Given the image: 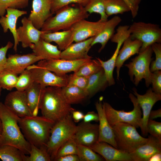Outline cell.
I'll return each mask as SVG.
<instances>
[{
    "label": "cell",
    "instance_id": "1",
    "mask_svg": "<svg viewBox=\"0 0 161 161\" xmlns=\"http://www.w3.org/2000/svg\"><path fill=\"white\" fill-rule=\"evenodd\" d=\"M18 117L0 102V117L2 131L0 136V146L9 145L19 149L25 154L29 155L30 144L25 139L18 124Z\"/></svg>",
    "mask_w": 161,
    "mask_h": 161
},
{
    "label": "cell",
    "instance_id": "23",
    "mask_svg": "<svg viewBox=\"0 0 161 161\" xmlns=\"http://www.w3.org/2000/svg\"><path fill=\"white\" fill-rule=\"evenodd\" d=\"M6 11L7 14L5 16H1L0 24L4 33L7 32L8 30H9L12 33L14 41L13 49L15 51H16L19 43L16 28L17 21L18 18L27 14V12L25 11L11 8H7Z\"/></svg>",
    "mask_w": 161,
    "mask_h": 161
},
{
    "label": "cell",
    "instance_id": "18",
    "mask_svg": "<svg viewBox=\"0 0 161 161\" xmlns=\"http://www.w3.org/2000/svg\"><path fill=\"white\" fill-rule=\"evenodd\" d=\"M22 26L17 29L18 40L21 43L22 47L26 48L30 44H35L41 38V35L46 32L38 29L32 22L26 17L21 20Z\"/></svg>",
    "mask_w": 161,
    "mask_h": 161
},
{
    "label": "cell",
    "instance_id": "17",
    "mask_svg": "<svg viewBox=\"0 0 161 161\" xmlns=\"http://www.w3.org/2000/svg\"><path fill=\"white\" fill-rule=\"evenodd\" d=\"M52 0H33L32 10L28 19L37 29H41L45 21L52 16L51 12Z\"/></svg>",
    "mask_w": 161,
    "mask_h": 161
},
{
    "label": "cell",
    "instance_id": "53",
    "mask_svg": "<svg viewBox=\"0 0 161 161\" xmlns=\"http://www.w3.org/2000/svg\"><path fill=\"white\" fill-rule=\"evenodd\" d=\"M2 131V125L1 120L0 117V136L1 135Z\"/></svg>",
    "mask_w": 161,
    "mask_h": 161
},
{
    "label": "cell",
    "instance_id": "11",
    "mask_svg": "<svg viewBox=\"0 0 161 161\" xmlns=\"http://www.w3.org/2000/svg\"><path fill=\"white\" fill-rule=\"evenodd\" d=\"M91 59L69 60L61 58L43 60L37 64L59 76H63L68 73L76 71L82 65Z\"/></svg>",
    "mask_w": 161,
    "mask_h": 161
},
{
    "label": "cell",
    "instance_id": "21",
    "mask_svg": "<svg viewBox=\"0 0 161 161\" xmlns=\"http://www.w3.org/2000/svg\"><path fill=\"white\" fill-rule=\"evenodd\" d=\"M90 148L106 161H132L130 154L105 142L97 141Z\"/></svg>",
    "mask_w": 161,
    "mask_h": 161
},
{
    "label": "cell",
    "instance_id": "51",
    "mask_svg": "<svg viewBox=\"0 0 161 161\" xmlns=\"http://www.w3.org/2000/svg\"><path fill=\"white\" fill-rule=\"evenodd\" d=\"M161 117V109L160 108L155 110L151 111L149 115V119L153 120Z\"/></svg>",
    "mask_w": 161,
    "mask_h": 161
},
{
    "label": "cell",
    "instance_id": "12",
    "mask_svg": "<svg viewBox=\"0 0 161 161\" xmlns=\"http://www.w3.org/2000/svg\"><path fill=\"white\" fill-rule=\"evenodd\" d=\"M106 21L99 20L92 22L83 19L76 22L70 29L73 33L74 42L81 41L96 36L101 31Z\"/></svg>",
    "mask_w": 161,
    "mask_h": 161
},
{
    "label": "cell",
    "instance_id": "50",
    "mask_svg": "<svg viewBox=\"0 0 161 161\" xmlns=\"http://www.w3.org/2000/svg\"><path fill=\"white\" fill-rule=\"evenodd\" d=\"M71 114L72 120L75 123H78L83 119L84 115L81 112L75 110L72 112Z\"/></svg>",
    "mask_w": 161,
    "mask_h": 161
},
{
    "label": "cell",
    "instance_id": "10",
    "mask_svg": "<svg viewBox=\"0 0 161 161\" xmlns=\"http://www.w3.org/2000/svg\"><path fill=\"white\" fill-rule=\"evenodd\" d=\"M30 72L34 82L41 86L58 87L67 86L68 75L59 76L38 64H33L27 68Z\"/></svg>",
    "mask_w": 161,
    "mask_h": 161
},
{
    "label": "cell",
    "instance_id": "35",
    "mask_svg": "<svg viewBox=\"0 0 161 161\" xmlns=\"http://www.w3.org/2000/svg\"><path fill=\"white\" fill-rule=\"evenodd\" d=\"M105 0H89L84 7L88 13L99 14L100 16V20L106 21L108 17L105 12Z\"/></svg>",
    "mask_w": 161,
    "mask_h": 161
},
{
    "label": "cell",
    "instance_id": "5",
    "mask_svg": "<svg viewBox=\"0 0 161 161\" xmlns=\"http://www.w3.org/2000/svg\"><path fill=\"white\" fill-rule=\"evenodd\" d=\"M77 127L72 120L71 114L55 123L46 145L52 160L54 159L60 147L73 137Z\"/></svg>",
    "mask_w": 161,
    "mask_h": 161
},
{
    "label": "cell",
    "instance_id": "20",
    "mask_svg": "<svg viewBox=\"0 0 161 161\" xmlns=\"http://www.w3.org/2000/svg\"><path fill=\"white\" fill-rule=\"evenodd\" d=\"M161 153V140L150 135L147 141L130 154L132 161H149L154 154Z\"/></svg>",
    "mask_w": 161,
    "mask_h": 161
},
{
    "label": "cell",
    "instance_id": "9",
    "mask_svg": "<svg viewBox=\"0 0 161 161\" xmlns=\"http://www.w3.org/2000/svg\"><path fill=\"white\" fill-rule=\"evenodd\" d=\"M129 29L131 38L139 40L142 43L140 51L154 43L161 42V29L157 24L135 22L129 26Z\"/></svg>",
    "mask_w": 161,
    "mask_h": 161
},
{
    "label": "cell",
    "instance_id": "52",
    "mask_svg": "<svg viewBox=\"0 0 161 161\" xmlns=\"http://www.w3.org/2000/svg\"><path fill=\"white\" fill-rule=\"evenodd\" d=\"M161 160V153H157L152 156L149 159V161Z\"/></svg>",
    "mask_w": 161,
    "mask_h": 161
},
{
    "label": "cell",
    "instance_id": "25",
    "mask_svg": "<svg viewBox=\"0 0 161 161\" xmlns=\"http://www.w3.org/2000/svg\"><path fill=\"white\" fill-rule=\"evenodd\" d=\"M122 21L121 18L115 16L106 21L105 24L100 32L94 37L91 46L97 43L101 44V47L98 52H100L105 48L109 40L114 34L115 29Z\"/></svg>",
    "mask_w": 161,
    "mask_h": 161
},
{
    "label": "cell",
    "instance_id": "33",
    "mask_svg": "<svg viewBox=\"0 0 161 161\" xmlns=\"http://www.w3.org/2000/svg\"><path fill=\"white\" fill-rule=\"evenodd\" d=\"M105 10L108 17L130 11L129 7L123 0H105Z\"/></svg>",
    "mask_w": 161,
    "mask_h": 161
},
{
    "label": "cell",
    "instance_id": "30",
    "mask_svg": "<svg viewBox=\"0 0 161 161\" xmlns=\"http://www.w3.org/2000/svg\"><path fill=\"white\" fill-rule=\"evenodd\" d=\"M61 90L65 99L70 105L80 103L88 97L84 89L76 86H67Z\"/></svg>",
    "mask_w": 161,
    "mask_h": 161
},
{
    "label": "cell",
    "instance_id": "3",
    "mask_svg": "<svg viewBox=\"0 0 161 161\" xmlns=\"http://www.w3.org/2000/svg\"><path fill=\"white\" fill-rule=\"evenodd\" d=\"M55 123L42 116L19 117L18 124L25 139L38 148L46 145Z\"/></svg>",
    "mask_w": 161,
    "mask_h": 161
},
{
    "label": "cell",
    "instance_id": "31",
    "mask_svg": "<svg viewBox=\"0 0 161 161\" xmlns=\"http://www.w3.org/2000/svg\"><path fill=\"white\" fill-rule=\"evenodd\" d=\"M23 155V161H50L51 156L48 153L46 145L38 148L30 144V156Z\"/></svg>",
    "mask_w": 161,
    "mask_h": 161
},
{
    "label": "cell",
    "instance_id": "32",
    "mask_svg": "<svg viewBox=\"0 0 161 161\" xmlns=\"http://www.w3.org/2000/svg\"><path fill=\"white\" fill-rule=\"evenodd\" d=\"M24 154L14 146L9 145L0 146V159L3 161H23Z\"/></svg>",
    "mask_w": 161,
    "mask_h": 161
},
{
    "label": "cell",
    "instance_id": "26",
    "mask_svg": "<svg viewBox=\"0 0 161 161\" xmlns=\"http://www.w3.org/2000/svg\"><path fill=\"white\" fill-rule=\"evenodd\" d=\"M30 47L33 52L43 60L60 58L61 51L57 46L47 42L41 38L35 44L30 45Z\"/></svg>",
    "mask_w": 161,
    "mask_h": 161
},
{
    "label": "cell",
    "instance_id": "2",
    "mask_svg": "<svg viewBox=\"0 0 161 161\" xmlns=\"http://www.w3.org/2000/svg\"><path fill=\"white\" fill-rule=\"evenodd\" d=\"M61 87L48 86L43 90L40 106L42 116L55 123L75 110L62 94Z\"/></svg>",
    "mask_w": 161,
    "mask_h": 161
},
{
    "label": "cell",
    "instance_id": "49",
    "mask_svg": "<svg viewBox=\"0 0 161 161\" xmlns=\"http://www.w3.org/2000/svg\"><path fill=\"white\" fill-rule=\"evenodd\" d=\"M56 161H80L77 154H72L60 157L54 160Z\"/></svg>",
    "mask_w": 161,
    "mask_h": 161
},
{
    "label": "cell",
    "instance_id": "42",
    "mask_svg": "<svg viewBox=\"0 0 161 161\" xmlns=\"http://www.w3.org/2000/svg\"><path fill=\"white\" fill-rule=\"evenodd\" d=\"M151 48L155 56V59L151 61L150 65L151 72L161 69V43H155L151 46Z\"/></svg>",
    "mask_w": 161,
    "mask_h": 161
},
{
    "label": "cell",
    "instance_id": "45",
    "mask_svg": "<svg viewBox=\"0 0 161 161\" xmlns=\"http://www.w3.org/2000/svg\"><path fill=\"white\" fill-rule=\"evenodd\" d=\"M151 81L153 91L156 93L161 94V70L152 72Z\"/></svg>",
    "mask_w": 161,
    "mask_h": 161
},
{
    "label": "cell",
    "instance_id": "16",
    "mask_svg": "<svg viewBox=\"0 0 161 161\" xmlns=\"http://www.w3.org/2000/svg\"><path fill=\"white\" fill-rule=\"evenodd\" d=\"M98 124L83 122L77 126L73 138L78 144L90 147L98 141Z\"/></svg>",
    "mask_w": 161,
    "mask_h": 161
},
{
    "label": "cell",
    "instance_id": "27",
    "mask_svg": "<svg viewBox=\"0 0 161 161\" xmlns=\"http://www.w3.org/2000/svg\"><path fill=\"white\" fill-rule=\"evenodd\" d=\"M41 38L47 42H55L61 51L65 49L74 42L73 33L70 29L61 32H45L41 35Z\"/></svg>",
    "mask_w": 161,
    "mask_h": 161
},
{
    "label": "cell",
    "instance_id": "48",
    "mask_svg": "<svg viewBox=\"0 0 161 161\" xmlns=\"http://www.w3.org/2000/svg\"><path fill=\"white\" fill-rule=\"evenodd\" d=\"M83 122L85 123L90 122L92 121L99 122V116L97 113L94 111L88 112L84 115Z\"/></svg>",
    "mask_w": 161,
    "mask_h": 161
},
{
    "label": "cell",
    "instance_id": "29",
    "mask_svg": "<svg viewBox=\"0 0 161 161\" xmlns=\"http://www.w3.org/2000/svg\"><path fill=\"white\" fill-rule=\"evenodd\" d=\"M108 86V83L102 69L88 78L87 84L84 90L88 97L90 98L97 92L104 90Z\"/></svg>",
    "mask_w": 161,
    "mask_h": 161
},
{
    "label": "cell",
    "instance_id": "14",
    "mask_svg": "<svg viewBox=\"0 0 161 161\" xmlns=\"http://www.w3.org/2000/svg\"><path fill=\"white\" fill-rule=\"evenodd\" d=\"M4 104L20 117L32 116L27 106L25 91L16 90L10 92L5 97Z\"/></svg>",
    "mask_w": 161,
    "mask_h": 161
},
{
    "label": "cell",
    "instance_id": "41",
    "mask_svg": "<svg viewBox=\"0 0 161 161\" xmlns=\"http://www.w3.org/2000/svg\"><path fill=\"white\" fill-rule=\"evenodd\" d=\"M89 0H52L51 12L52 14L60 9L72 4L84 7Z\"/></svg>",
    "mask_w": 161,
    "mask_h": 161
},
{
    "label": "cell",
    "instance_id": "7",
    "mask_svg": "<svg viewBox=\"0 0 161 161\" xmlns=\"http://www.w3.org/2000/svg\"><path fill=\"white\" fill-rule=\"evenodd\" d=\"M153 52L151 46H148L140 51L138 55L132 59L130 62L125 65L129 69L131 80L135 86H137L143 79H144L147 87L151 84L152 72L150 67Z\"/></svg>",
    "mask_w": 161,
    "mask_h": 161
},
{
    "label": "cell",
    "instance_id": "34",
    "mask_svg": "<svg viewBox=\"0 0 161 161\" xmlns=\"http://www.w3.org/2000/svg\"><path fill=\"white\" fill-rule=\"evenodd\" d=\"M102 69L100 63L97 59H91L82 65L74 73L77 75L89 78Z\"/></svg>",
    "mask_w": 161,
    "mask_h": 161
},
{
    "label": "cell",
    "instance_id": "15",
    "mask_svg": "<svg viewBox=\"0 0 161 161\" xmlns=\"http://www.w3.org/2000/svg\"><path fill=\"white\" fill-rule=\"evenodd\" d=\"M43 60L32 52L24 55H9L7 58L4 70L18 75L20 74L29 66Z\"/></svg>",
    "mask_w": 161,
    "mask_h": 161
},
{
    "label": "cell",
    "instance_id": "43",
    "mask_svg": "<svg viewBox=\"0 0 161 161\" xmlns=\"http://www.w3.org/2000/svg\"><path fill=\"white\" fill-rule=\"evenodd\" d=\"M88 78L74 73L70 74L68 75L67 86H75L84 90L87 86Z\"/></svg>",
    "mask_w": 161,
    "mask_h": 161
},
{
    "label": "cell",
    "instance_id": "39",
    "mask_svg": "<svg viewBox=\"0 0 161 161\" xmlns=\"http://www.w3.org/2000/svg\"><path fill=\"white\" fill-rule=\"evenodd\" d=\"M30 0H0V16H4L8 8L22 9L28 6Z\"/></svg>",
    "mask_w": 161,
    "mask_h": 161
},
{
    "label": "cell",
    "instance_id": "44",
    "mask_svg": "<svg viewBox=\"0 0 161 161\" xmlns=\"http://www.w3.org/2000/svg\"><path fill=\"white\" fill-rule=\"evenodd\" d=\"M148 133L161 140V123L149 119L147 125Z\"/></svg>",
    "mask_w": 161,
    "mask_h": 161
},
{
    "label": "cell",
    "instance_id": "36",
    "mask_svg": "<svg viewBox=\"0 0 161 161\" xmlns=\"http://www.w3.org/2000/svg\"><path fill=\"white\" fill-rule=\"evenodd\" d=\"M80 161H103L104 159L91 148L78 144V154Z\"/></svg>",
    "mask_w": 161,
    "mask_h": 161
},
{
    "label": "cell",
    "instance_id": "40",
    "mask_svg": "<svg viewBox=\"0 0 161 161\" xmlns=\"http://www.w3.org/2000/svg\"><path fill=\"white\" fill-rule=\"evenodd\" d=\"M34 82L30 72L27 69L18 76L15 88L17 90L24 91L29 87Z\"/></svg>",
    "mask_w": 161,
    "mask_h": 161
},
{
    "label": "cell",
    "instance_id": "46",
    "mask_svg": "<svg viewBox=\"0 0 161 161\" xmlns=\"http://www.w3.org/2000/svg\"><path fill=\"white\" fill-rule=\"evenodd\" d=\"M13 46V43L9 41L5 46L0 48V73L4 69L7 59L6 57L7 52Z\"/></svg>",
    "mask_w": 161,
    "mask_h": 161
},
{
    "label": "cell",
    "instance_id": "13",
    "mask_svg": "<svg viewBox=\"0 0 161 161\" xmlns=\"http://www.w3.org/2000/svg\"><path fill=\"white\" fill-rule=\"evenodd\" d=\"M133 91L134 94L136 97L137 102L143 111V116L140 128L142 134L146 136L148 134L147 125L150 113L154 105L157 102L161 100V94L154 92L151 88L148 89L145 93L143 95L138 94L135 88H133Z\"/></svg>",
    "mask_w": 161,
    "mask_h": 161
},
{
    "label": "cell",
    "instance_id": "19",
    "mask_svg": "<svg viewBox=\"0 0 161 161\" xmlns=\"http://www.w3.org/2000/svg\"><path fill=\"white\" fill-rule=\"evenodd\" d=\"M94 37L80 42L72 43L61 51L60 58L69 60L91 59L88 53Z\"/></svg>",
    "mask_w": 161,
    "mask_h": 161
},
{
    "label": "cell",
    "instance_id": "8",
    "mask_svg": "<svg viewBox=\"0 0 161 161\" xmlns=\"http://www.w3.org/2000/svg\"><path fill=\"white\" fill-rule=\"evenodd\" d=\"M129 97L133 104L134 108L132 110L128 112L124 110H116L108 103L103 102V106L106 117L112 127L117 123L123 122L130 124L136 128L141 127L142 119L141 108L134 95L130 93Z\"/></svg>",
    "mask_w": 161,
    "mask_h": 161
},
{
    "label": "cell",
    "instance_id": "22",
    "mask_svg": "<svg viewBox=\"0 0 161 161\" xmlns=\"http://www.w3.org/2000/svg\"><path fill=\"white\" fill-rule=\"evenodd\" d=\"M95 106L99 122L98 141L106 142L117 148L114 139L113 130L106 118L103 103L100 100L97 101L95 103Z\"/></svg>",
    "mask_w": 161,
    "mask_h": 161
},
{
    "label": "cell",
    "instance_id": "38",
    "mask_svg": "<svg viewBox=\"0 0 161 161\" xmlns=\"http://www.w3.org/2000/svg\"><path fill=\"white\" fill-rule=\"evenodd\" d=\"M72 154H78V144L73 137L60 147L53 160L55 159L60 157Z\"/></svg>",
    "mask_w": 161,
    "mask_h": 161
},
{
    "label": "cell",
    "instance_id": "28",
    "mask_svg": "<svg viewBox=\"0 0 161 161\" xmlns=\"http://www.w3.org/2000/svg\"><path fill=\"white\" fill-rule=\"evenodd\" d=\"M38 83L34 82L25 90L26 100L29 110L33 116L37 115L41 97L44 88Z\"/></svg>",
    "mask_w": 161,
    "mask_h": 161
},
{
    "label": "cell",
    "instance_id": "4",
    "mask_svg": "<svg viewBox=\"0 0 161 161\" xmlns=\"http://www.w3.org/2000/svg\"><path fill=\"white\" fill-rule=\"evenodd\" d=\"M54 16L48 18L44 22L41 30L46 32H52L69 29L75 23L87 18L89 14L84 7L77 6H65L55 13Z\"/></svg>",
    "mask_w": 161,
    "mask_h": 161
},
{
    "label": "cell",
    "instance_id": "37",
    "mask_svg": "<svg viewBox=\"0 0 161 161\" xmlns=\"http://www.w3.org/2000/svg\"><path fill=\"white\" fill-rule=\"evenodd\" d=\"M6 70L0 73V86L2 89L11 90L15 87L18 76Z\"/></svg>",
    "mask_w": 161,
    "mask_h": 161
},
{
    "label": "cell",
    "instance_id": "24",
    "mask_svg": "<svg viewBox=\"0 0 161 161\" xmlns=\"http://www.w3.org/2000/svg\"><path fill=\"white\" fill-rule=\"evenodd\" d=\"M123 44L122 48L119 51L115 64L118 79L120 69L124 63L132 56L139 53L142 43L139 40L132 39L130 36L124 41Z\"/></svg>",
    "mask_w": 161,
    "mask_h": 161
},
{
    "label": "cell",
    "instance_id": "54",
    "mask_svg": "<svg viewBox=\"0 0 161 161\" xmlns=\"http://www.w3.org/2000/svg\"><path fill=\"white\" fill-rule=\"evenodd\" d=\"M1 88L0 86V96L1 95Z\"/></svg>",
    "mask_w": 161,
    "mask_h": 161
},
{
    "label": "cell",
    "instance_id": "6",
    "mask_svg": "<svg viewBox=\"0 0 161 161\" xmlns=\"http://www.w3.org/2000/svg\"><path fill=\"white\" fill-rule=\"evenodd\" d=\"M112 127L117 148L125 152L132 153L148 140L139 134L136 128L129 123L120 122Z\"/></svg>",
    "mask_w": 161,
    "mask_h": 161
},
{
    "label": "cell",
    "instance_id": "47",
    "mask_svg": "<svg viewBox=\"0 0 161 161\" xmlns=\"http://www.w3.org/2000/svg\"><path fill=\"white\" fill-rule=\"evenodd\" d=\"M129 8L130 12L133 18L137 16L142 0H123Z\"/></svg>",
    "mask_w": 161,
    "mask_h": 161
}]
</instances>
